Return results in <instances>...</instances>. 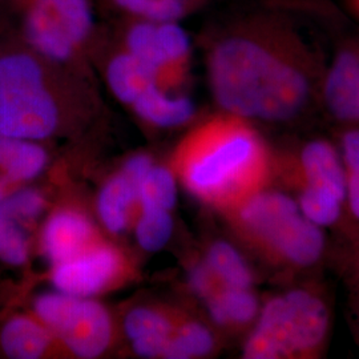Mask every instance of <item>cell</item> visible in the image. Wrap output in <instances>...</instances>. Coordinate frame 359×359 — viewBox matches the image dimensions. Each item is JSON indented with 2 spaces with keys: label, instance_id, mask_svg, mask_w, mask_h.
Here are the masks:
<instances>
[{
  "label": "cell",
  "instance_id": "6da1fadb",
  "mask_svg": "<svg viewBox=\"0 0 359 359\" xmlns=\"http://www.w3.org/2000/svg\"><path fill=\"white\" fill-rule=\"evenodd\" d=\"M201 35L210 90L224 112L287 121L308 108L320 57L290 16L273 8L248 11Z\"/></svg>",
  "mask_w": 359,
  "mask_h": 359
},
{
  "label": "cell",
  "instance_id": "7a4b0ae2",
  "mask_svg": "<svg viewBox=\"0 0 359 359\" xmlns=\"http://www.w3.org/2000/svg\"><path fill=\"white\" fill-rule=\"evenodd\" d=\"M79 68L31 47L0 51V136L44 140L90 109V92Z\"/></svg>",
  "mask_w": 359,
  "mask_h": 359
},
{
  "label": "cell",
  "instance_id": "3957f363",
  "mask_svg": "<svg viewBox=\"0 0 359 359\" xmlns=\"http://www.w3.org/2000/svg\"><path fill=\"white\" fill-rule=\"evenodd\" d=\"M238 116L212 118L193 135L196 149L187 160L184 179L193 193L205 198L228 197L250 182L262 163V144Z\"/></svg>",
  "mask_w": 359,
  "mask_h": 359
},
{
  "label": "cell",
  "instance_id": "277c9868",
  "mask_svg": "<svg viewBox=\"0 0 359 359\" xmlns=\"http://www.w3.org/2000/svg\"><path fill=\"white\" fill-rule=\"evenodd\" d=\"M27 43L62 65L84 68L100 34L93 0H13Z\"/></svg>",
  "mask_w": 359,
  "mask_h": 359
},
{
  "label": "cell",
  "instance_id": "5b68a950",
  "mask_svg": "<svg viewBox=\"0 0 359 359\" xmlns=\"http://www.w3.org/2000/svg\"><path fill=\"white\" fill-rule=\"evenodd\" d=\"M329 326L327 308L317 295L292 290L262 309L244 347L246 359L305 357L317 351Z\"/></svg>",
  "mask_w": 359,
  "mask_h": 359
},
{
  "label": "cell",
  "instance_id": "8992f818",
  "mask_svg": "<svg viewBox=\"0 0 359 359\" xmlns=\"http://www.w3.org/2000/svg\"><path fill=\"white\" fill-rule=\"evenodd\" d=\"M240 219L253 237L295 266H310L322 256L325 238L320 226L309 221L286 194L250 196L240 209Z\"/></svg>",
  "mask_w": 359,
  "mask_h": 359
},
{
  "label": "cell",
  "instance_id": "52a82bcc",
  "mask_svg": "<svg viewBox=\"0 0 359 359\" xmlns=\"http://www.w3.org/2000/svg\"><path fill=\"white\" fill-rule=\"evenodd\" d=\"M111 38L154 72L160 86L172 92L185 80L192 43L180 23L149 20H109Z\"/></svg>",
  "mask_w": 359,
  "mask_h": 359
},
{
  "label": "cell",
  "instance_id": "ba28073f",
  "mask_svg": "<svg viewBox=\"0 0 359 359\" xmlns=\"http://www.w3.org/2000/svg\"><path fill=\"white\" fill-rule=\"evenodd\" d=\"M35 314L52 335L79 358H97L112 339V321L102 304L90 297L62 292L39 295Z\"/></svg>",
  "mask_w": 359,
  "mask_h": 359
},
{
  "label": "cell",
  "instance_id": "9c48e42d",
  "mask_svg": "<svg viewBox=\"0 0 359 359\" xmlns=\"http://www.w3.org/2000/svg\"><path fill=\"white\" fill-rule=\"evenodd\" d=\"M121 270V256L114 246L90 245L76 256L53 265L52 283L57 292L77 297L100 293Z\"/></svg>",
  "mask_w": 359,
  "mask_h": 359
},
{
  "label": "cell",
  "instance_id": "30bf717a",
  "mask_svg": "<svg viewBox=\"0 0 359 359\" xmlns=\"http://www.w3.org/2000/svg\"><path fill=\"white\" fill-rule=\"evenodd\" d=\"M330 114L344 121H359V40L337 52L322 84Z\"/></svg>",
  "mask_w": 359,
  "mask_h": 359
},
{
  "label": "cell",
  "instance_id": "8fae6325",
  "mask_svg": "<svg viewBox=\"0 0 359 359\" xmlns=\"http://www.w3.org/2000/svg\"><path fill=\"white\" fill-rule=\"evenodd\" d=\"M95 229L90 218L74 209L53 213L43 229V249L52 265L76 256L93 244Z\"/></svg>",
  "mask_w": 359,
  "mask_h": 359
},
{
  "label": "cell",
  "instance_id": "7c38bea8",
  "mask_svg": "<svg viewBox=\"0 0 359 359\" xmlns=\"http://www.w3.org/2000/svg\"><path fill=\"white\" fill-rule=\"evenodd\" d=\"M215 0H93L111 20H149L181 23L205 10Z\"/></svg>",
  "mask_w": 359,
  "mask_h": 359
},
{
  "label": "cell",
  "instance_id": "4fadbf2b",
  "mask_svg": "<svg viewBox=\"0 0 359 359\" xmlns=\"http://www.w3.org/2000/svg\"><path fill=\"white\" fill-rule=\"evenodd\" d=\"M130 108L142 121L158 128L184 126L196 114L194 103L188 96L169 92L160 84L149 87Z\"/></svg>",
  "mask_w": 359,
  "mask_h": 359
},
{
  "label": "cell",
  "instance_id": "5bb4252c",
  "mask_svg": "<svg viewBox=\"0 0 359 359\" xmlns=\"http://www.w3.org/2000/svg\"><path fill=\"white\" fill-rule=\"evenodd\" d=\"M124 332L139 357L157 358L163 357L175 330L163 313L151 308H136L127 314Z\"/></svg>",
  "mask_w": 359,
  "mask_h": 359
},
{
  "label": "cell",
  "instance_id": "9a60e30c",
  "mask_svg": "<svg viewBox=\"0 0 359 359\" xmlns=\"http://www.w3.org/2000/svg\"><path fill=\"white\" fill-rule=\"evenodd\" d=\"M301 165L306 185L329 189L342 200L345 198L346 176L338 154L329 142L308 144L301 154Z\"/></svg>",
  "mask_w": 359,
  "mask_h": 359
},
{
  "label": "cell",
  "instance_id": "2e32d148",
  "mask_svg": "<svg viewBox=\"0 0 359 359\" xmlns=\"http://www.w3.org/2000/svg\"><path fill=\"white\" fill-rule=\"evenodd\" d=\"M47 163V152L38 142L0 136V175L8 182L38 177Z\"/></svg>",
  "mask_w": 359,
  "mask_h": 359
},
{
  "label": "cell",
  "instance_id": "e0dca14e",
  "mask_svg": "<svg viewBox=\"0 0 359 359\" xmlns=\"http://www.w3.org/2000/svg\"><path fill=\"white\" fill-rule=\"evenodd\" d=\"M139 203V187L118 173L104 184L97 197V213L111 233H121L128 226L129 213Z\"/></svg>",
  "mask_w": 359,
  "mask_h": 359
},
{
  "label": "cell",
  "instance_id": "ac0fdd59",
  "mask_svg": "<svg viewBox=\"0 0 359 359\" xmlns=\"http://www.w3.org/2000/svg\"><path fill=\"white\" fill-rule=\"evenodd\" d=\"M52 333L40 321L15 317L0 334L4 353L13 359H38L51 345Z\"/></svg>",
  "mask_w": 359,
  "mask_h": 359
},
{
  "label": "cell",
  "instance_id": "d6986e66",
  "mask_svg": "<svg viewBox=\"0 0 359 359\" xmlns=\"http://www.w3.org/2000/svg\"><path fill=\"white\" fill-rule=\"evenodd\" d=\"M206 302L212 320L218 325H244L258 311V301L250 289L222 286Z\"/></svg>",
  "mask_w": 359,
  "mask_h": 359
},
{
  "label": "cell",
  "instance_id": "ffe728a7",
  "mask_svg": "<svg viewBox=\"0 0 359 359\" xmlns=\"http://www.w3.org/2000/svg\"><path fill=\"white\" fill-rule=\"evenodd\" d=\"M205 262L221 286L250 289L253 276L243 256L231 244L215 243L208 250Z\"/></svg>",
  "mask_w": 359,
  "mask_h": 359
},
{
  "label": "cell",
  "instance_id": "44dd1931",
  "mask_svg": "<svg viewBox=\"0 0 359 359\" xmlns=\"http://www.w3.org/2000/svg\"><path fill=\"white\" fill-rule=\"evenodd\" d=\"M215 347L210 330L198 322L184 323L169 338L163 358L191 359L208 355Z\"/></svg>",
  "mask_w": 359,
  "mask_h": 359
},
{
  "label": "cell",
  "instance_id": "7402d4cb",
  "mask_svg": "<svg viewBox=\"0 0 359 359\" xmlns=\"http://www.w3.org/2000/svg\"><path fill=\"white\" fill-rule=\"evenodd\" d=\"M177 201V184L173 173L164 167H152L145 175L139 189L142 208L172 210Z\"/></svg>",
  "mask_w": 359,
  "mask_h": 359
},
{
  "label": "cell",
  "instance_id": "603a6c76",
  "mask_svg": "<svg viewBox=\"0 0 359 359\" xmlns=\"http://www.w3.org/2000/svg\"><path fill=\"white\" fill-rule=\"evenodd\" d=\"M173 233L170 210L160 208H142L136 222V240L144 250L157 252L163 249Z\"/></svg>",
  "mask_w": 359,
  "mask_h": 359
},
{
  "label": "cell",
  "instance_id": "cb8c5ba5",
  "mask_svg": "<svg viewBox=\"0 0 359 359\" xmlns=\"http://www.w3.org/2000/svg\"><path fill=\"white\" fill-rule=\"evenodd\" d=\"M342 198L335 193L306 185L299 196V209L302 215L318 226H329L339 217Z\"/></svg>",
  "mask_w": 359,
  "mask_h": 359
},
{
  "label": "cell",
  "instance_id": "d4e9b609",
  "mask_svg": "<svg viewBox=\"0 0 359 359\" xmlns=\"http://www.w3.org/2000/svg\"><path fill=\"white\" fill-rule=\"evenodd\" d=\"M28 258V240L22 224L0 210V259L8 265H23Z\"/></svg>",
  "mask_w": 359,
  "mask_h": 359
},
{
  "label": "cell",
  "instance_id": "484cf974",
  "mask_svg": "<svg viewBox=\"0 0 359 359\" xmlns=\"http://www.w3.org/2000/svg\"><path fill=\"white\" fill-rule=\"evenodd\" d=\"M44 208V196L32 188H25L10 193L0 204V210L4 215H7L8 217L13 218L22 225L35 221L43 213Z\"/></svg>",
  "mask_w": 359,
  "mask_h": 359
},
{
  "label": "cell",
  "instance_id": "4316f807",
  "mask_svg": "<svg viewBox=\"0 0 359 359\" xmlns=\"http://www.w3.org/2000/svg\"><path fill=\"white\" fill-rule=\"evenodd\" d=\"M189 285L196 294L205 299L215 294L219 287H222L213 271L206 265V262L198 264L191 270Z\"/></svg>",
  "mask_w": 359,
  "mask_h": 359
},
{
  "label": "cell",
  "instance_id": "83f0119b",
  "mask_svg": "<svg viewBox=\"0 0 359 359\" xmlns=\"http://www.w3.org/2000/svg\"><path fill=\"white\" fill-rule=\"evenodd\" d=\"M152 167H154V163H152L149 156L136 154V156H132L128 161L126 163L121 173H124L130 181H133L140 189L142 179L145 177V175L149 172V169Z\"/></svg>",
  "mask_w": 359,
  "mask_h": 359
},
{
  "label": "cell",
  "instance_id": "f1b7e54d",
  "mask_svg": "<svg viewBox=\"0 0 359 359\" xmlns=\"http://www.w3.org/2000/svg\"><path fill=\"white\" fill-rule=\"evenodd\" d=\"M342 144L348 173L359 175V129L347 132Z\"/></svg>",
  "mask_w": 359,
  "mask_h": 359
},
{
  "label": "cell",
  "instance_id": "f546056e",
  "mask_svg": "<svg viewBox=\"0 0 359 359\" xmlns=\"http://www.w3.org/2000/svg\"><path fill=\"white\" fill-rule=\"evenodd\" d=\"M346 181L350 208H351L354 216L359 219V175L348 173Z\"/></svg>",
  "mask_w": 359,
  "mask_h": 359
},
{
  "label": "cell",
  "instance_id": "4dcf8cb0",
  "mask_svg": "<svg viewBox=\"0 0 359 359\" xmlns=\"http://www.w3.org/2000/svg\"><path fill=\"white\" fill-rule=\"evenodd\" d=\"M8 181L4 179L1 175H0V204L3 203V200L7 197L8 194Z\"/></svg>",
  "mask_w": 359,
  "mask_h": 359
},
{
  "label": "cell",
  "instance_id": "1f68e13d",
  "mask_svg": "<svg viewBox=\"0 0 359 359\" xmlns=\"http://www.w3.org/2000/svg\"><path fill=\"white\" fill-rule=\"evenodd\" d=\"M348 1H350V6H351L353 11L359 16V0H348Z\"/></svg>",
  "mask_w": 359,
  "mask_h": 359
}]
</instances>
